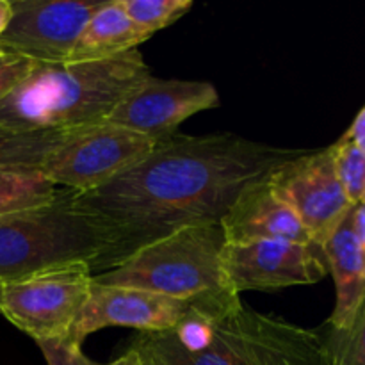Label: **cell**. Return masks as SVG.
I'll return each instance as SVG.
<instances>
[{
  "mask_svg": "<svg viewBox=\"0 0 365 365\" xmlns=\"http://www.w3.org/2000/svg\"><path fill=\"white\" fill-rule=\"evenodd\" d=\"M75 192L0 220V282L66 262L95 266L107 246L102 227L77 209Z\"/></svg>",
  "mask_w": 365,
  "mask_h": 365,
  "instance_id": "5",
  "label": "cell"
},
{
  "mask_svg": "<svg viewBox=\"0 0 365 365\" xmlns=\"http://www.w3.org/2000/svg\"><path fill=\"white\" fill-rule=\"evenodd\" d=\"M66 132H13L0 128V168H39Z\"/></svg>",
  "mask_w": 365,
  "mask_h": 365,
  "instance_id": "17",
  "label": "cell"
},
{
  "mask_svg": "<svg viewBox=\"0 0 365 365\" xmlns=\"http://www.w3.org/2000/svg\"><path fill=\"white\" fill-rule=\"evenodd\" d=\"M13 18L0 38L34 63H66L78 36L102 2L88 0H11Z\"/></svg>",
  "mask_w": 365,
  "mask_h": 365,
  "instance_id": "10",
  "label": "cell"
},
{
  "mask_svg": "<svg viewBox=\"0 0 365 365\" xmlns=\"http://www.w3.org/2000/svg\"><path fill=\"white\" fill-rule=\"evenodd\" d=\"M34 66V61L0 43V100L9 95Z\"/></svg>",
  "mask_w": 365,
  "mask_h": 365,
  "instance_id": "21",
  "label": "cell"
},
{
  "mask_svg": "<svg viewBox=\"0 0 365 365\" xmlns=\"http://www.w3.org/2000/svg\"><path fill=\"white\" fill-rule=\"evenodd\" d=\"M267 180L319 246L327 245L353 210L339 182L330 146L299 150L298 155L274 168Z\"/></svg>",
  "mask_w": 365,
  "mask_h": 365,
  "instance_id": "8",
  "label": "cell"
},
{
  "mask_svg": "<svg viewBox=\"0 0 365 365\" xmlns=\"http://www.w3.org/2000/svg\"><path fill=\"white\" fill-rule=\"evenodd\" d=\"M36 344L48 365H100L88 359L82 351V344H77L70 337L39 341Z\"/></svg>",
  "mask_w": 365,
  "mask_h": 365,
  "instance_id": "22",
  "label": "cell"
},
{
  "mask_svg": "<svg viewBox=\"0 0 365 365\" xmlns=\"http://www.w3.org/2000/svg\"><path fill=\"white\" fill-rule=\"evenodd\" d=\"M146 39L150 38L130 20L121 0H106L88 20L68 61L84 63L113 59L139 50V45Z\"/></svg>",
  "mask_w": 365,
  "mask_h": 365,
  "instance_id": "15",
  "label": "cell"
},
{
  "mask_svg": "<svg viewBox=\"0 0 365 365\" xmlns=\"http://www.w3.org/2000/svg\"><path fill=\"white\" fill-rule=\"evenodd\" d=\"M225 273L232 289L277 291L294 285H312L328 274L323 246L294 241H252L242 245L225 242L221 252Z\"/></svg>",
  "mask_w": 365,
  "mask_h": 365,
  "instance_id": "9",
  "label": "cell"
},
{
  "mask_svg": "<svg viewBox=\"0 0 365 365\" xmlns=\"http://www.w3.org/2000/svg\"><path fill=\"white\" fill-rule=\"evenodd\" d=\"M339 182L353 207L365 203V152L341 135L330 146Z\"/></svg>",
  "mask_w": 365,
  "mask_h": 365,
  "instance_id": "19",
  "label": "cell"
},
{
  "mask_svg": "<svg viewBox=\"0 0 365 365\" xmlns=\"http://www.w3.org/2000/svg\"><path fill=\"white\" fill-rule=\"evenodd\" d=\"M0 294H2V282H0Z\"/></svg>",
  "mask_w": 365,
  "mask_h": 365,
  "instance_id": "27",
  "label": "cell"
},
{
  "mask_svg": "<svg viewBox=\"0 0 365 365\" xmlns=\"http://www.w3.org/2000/svg\"><path fill=\"white\" fill-rule=\"evenodd\" d=\"M220 223L192 225L143 246L93 282L170 296L207 316H220L241 302L225 273Z\"/></svg>",
  "mask_w": 365,
  "mask_h": 365,
  "instance_id": "4",
  "label": "cell"
},
{
  "mask_svg": "<svg viewBox=\"0 0 365 365\" xmlns=\"http://www.w3.org/2000/svg\"><path fill=\"white\" fill-rule=\"evenodd\" d=\"M323 337L331 365H365V302L348 330L327 328Z\"/></svg>",
  "mask_w": 365,
  "mask_h": 365,
  "instance_id": "20",
  "label": "cell"
},
{
  "mask_svg": "<svg viewBox=\"0 0 365 365\" xmlns=\"http://www.w3.org/2000/svg\"><path fill=\"white\" fill-rule=\"evenodd\" d=\"M160 141L106 121L66 132L39 170L57 187L84 195L141 163Z\"/></svg>",
  "mask_w": 365,
  "mask_h": 365,
  "instance_id": "7",
  "label": "cell"
},
{
  "mask_svg": "<svg viewBox=\"0 0 365 365\" xmlns=\"http://www.w3.org/2000/svg\"><path fill=\"white\" fill-rule=\"evenodd\" d=\"M191 305L170 296L120 285H102L93 282L70 339L82 344L86 337L109 327L139 330V334H159L178 327Z\"/></svg>",
  "mask_w": 365,
  "mask_h": 365,
  "instance_id": "12",
  "label": "cell"
},
{
  "mask_svg": "<svg viewBox=\"0 0 365 365\" xmlns=\"http://www.w3.org/2000/svg\"><path fill=\"white\" fill-rule=\"evenodd\" d=\"M11 18H13V4L9 0H0V38L9 27Z\"/></svg>",
  "mask_w": 365,
  "mask_h": 365,
  "instance_id": "24",
  "label": "cell"
},
{
  "mask_svg": "<svg viewBox=\"0 0 365 365\" xmlns=\"http://www.w3.org/2000/svg\"><path fill=\"white\" fill-rule=\"evenodd\" d=\"M91 285L93 269L88 262L45 267L2 282L0 314L36 342L70 337Z\"/></svg>",
  "mask_w": 365,
  "mask_h": 365,
  "instance_id": "6",
  "label": "cell"
},
{
  "mask_svg": "<svg viewBox=\"0 0 365 365\" xmlns=\"http://www.w3.org/2000/svg\"><path fill=\"white\" fill-rule=\"evenodd\" d=\"M130 348L153 365H331L323 331L242 303L209 316V331L196 348H184L171 331L139 334Z\"/></svg>",
  "mask_w": 365,
  "mask_h": 365,
  "instance_id": "3",
  "label": "cell"
},
{
  "mask_svg": "<svg viewBox=\"0 0 365 365\" xmlns=\"http://www.w3.org/2000/svg\"><path fill=\"white\" fill-rule=\"evenodd\" d=\"M68 189L53 185L39 168H0V220L57 202Z\"/></svg>",
  "mask_w": 365,
  "mask_h": 365,
  "instance_id": "16",
  "label": "cell"
},
{
  "mask_svg": "<svg viewBox=\"0 0 365 365\" xmlns=\"http://www.w3.org/2000/svg\"><path fill=\"white\" fill-rule=\"evenodd\" d=\"M342 135L348 138L353 145L359 146L362 152H365V106L359 110V114L355 116L353 123L349 125V128Z\"/></svg>",
  "mask_w": 365,
  "mask_h": 365,
  "instance_id": "23",
  "label": "cell"
},
{
  "mask_svg": "<svg viewBox=\"0 0 365 365\" xmlns=\"http://www.w3.org/2000/svg\"><path fill=\"white\" fill-rule=\"evenodd\" d=\"M298 153L235 134L163 139L114 180L73 195L75 207L91 216L107 239L93 274L113 269L143 246L180 228L220 223L246 185Z\"/></svg>",
  "mask_w": 365,
  "mask_h": 365,
  "instance_id": "1",
  "label": "cell"
},
{
  "mask_svg": "<svg viewBox=\"0 0 365 365\" xmlns=\"http://www.w3.org/2000/svg\"><path fill=\"white\" fill-rule=\"evenodd\" d=\"M123 9L148 38L180 20L192 7V0H121Z\"/></svg>",
  "mask_w": 365,
  "mask_h": 365,
  "instance_id": "18",
  "label": "cell"
},
{
  "mask_svg": "<svg viewBox=\"0 0 365 365\" xmlns=\"http://www.w3.org/2000/svg\"><path fill=\"white\" fill-rule=\"evenodd\" d=\"M267 177L246 185L221 217L225 242L242 245L273 239L305 245L314 242L291 207L273 191Z\"/></svg>",
  "mask_w": 365,
  "mask_h": 365,
  "instance_id": "13",
  "label": "cell"
},
{
  "mask_svg": "<svg viewBox=\"0 0 365 365\" xmlns=\"http://www.w3.org/2000/svg\"><path fill=\"white\" fill-rule=\"evenodd\" d=\"M152 75L139 50L106 61L36 63L0 100V128L71 132L106 123L113 110Z\"/></svg>",
  "mask_w": 365,
  "mask_h": 365,
  "instance_id": "2",
  "label": "cell"
},
{
  "mask_svg": "<svg viewBox=\"0 0 365 365\" xmlns=\"http://www.w3.org/2000/svg\"><path fill=\"white\" fill-rule=\"evenodd\" d=\"M103 365H141V356H139L138 351H134L132 348H128L127 351L123 353L121 356H118L116 360L109 364H103Z\"/></svg>",
  "mask_w": 365,
  "mask_h": 365,
  "instance_id": "25",
  "label": "cell"
},
{
  "mask_svg": "<svg viewBox=\"0 0 365 365\" xmlns=\"http://www.w3.org/2000/svg\"><path fill=\"white\" fill-rule=\"evenodd\" d=\"M134 351H135V349H134ZM139 356H141V355H139ZM141 365H153V364H152V362H150V360L143 359V356H141Z\"/></svg>",
  "mask_w": 365,
  "mask_h": 365,
  "instance_id": "26",
  "label": "cell"
},
{
  "mask_svg": "<svg viewBox=\"0 0 365 365\" xmlns=\"http://www.w3.org/2000/svg\"><path fill=\"white\" fill-rule=\"evenodd\" d=\"M328 273L335 282V309L328 328L344 331L355 321L365 302V260L353 232L351 212L323 246Z\"/></svg>",
  "mask_w": 365,
  "mask_h": 365,
  "instance_id": "14",
  "label": "cell"
},
{
  "mask_svg": "<svg viewBox=\"0 0 365 365\" xmlns=\"http://www.w3.org/2000/svg\"><path fill=\"white\" fill-rule=\"evenodd\" d=\"M220 93L210 82L157 78L150 75L120 106L107 123L160 141L177 134L182 121L202 110L220 107Z\"/></svg>",
  "mask_w": 365,
  "mask_h": 365,
  "instance_id": "11",
  "label": "cell"
}]
</instances>
